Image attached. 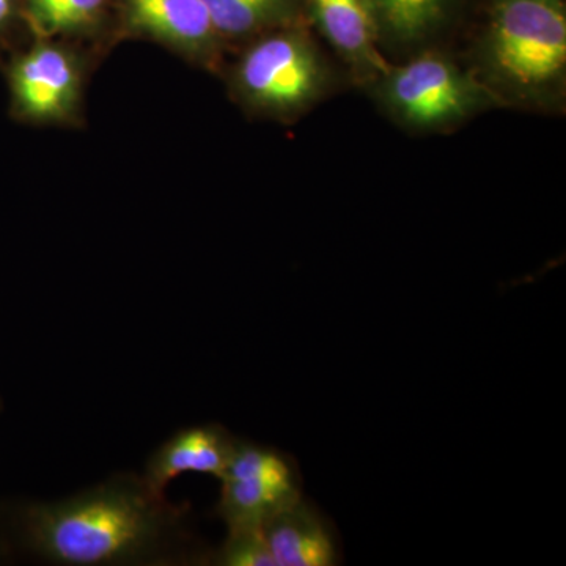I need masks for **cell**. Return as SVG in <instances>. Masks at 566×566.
I'll return each mask as SVG.
<instances>
[{"mask_svg": "<svg viewBox=\"0 0 566 566\" xmlns=\"http://www.w3.org/2000/svg\"><path fill=\"white\" fill-rule=\"evenodd\" d=\"M233 450L232 438L221 427L189 428L174 436L151 457L142 480L153 494L164 497L166 486L186 472L221 479Z\"/></svg>", "mask_w": 566, "mask_h": 566, "instance_id": "9", "label": "cell"}, {"mask_svg": "<svg viewBox=\"0 0 566 566\" xmlns=\"http://www.w3.org/2000/svg\"><path fill=\"white\" fill-rule=\"evenodd\" d=\"M219 480L218 512L229 528L263 527L301 499L292 465L263 447L234 444Z\"/></svg>", "mask_w": 566, "mask_h": 566, "instance_id": "6", "label": "cell"}, {"mask_svg": "<svg viewBox=\"0 0 566 566\" xmlns=\"http://www.w3.org/2000/svg\"><path fill=\"white\" fill-rule=\"evenodd\" d=\"M329 69L307 31L297 24L252 39L232 73L234 95L268 117H294L329 87Z\"/></svg>", "mask_w": 566, "mask_h": 566, "instance_id": "3", "label": "cell"}, {"mask_svg": "<svg viewBox=\"0 0 566 566\" xmlns=\"http://www.w3.org/2000/svg\"><path fill=\"white\" fill-rule=\"evenodd\" d=\"M20 25H25L22 0H0V50L9 44Z\"/></svg>", "mask_w": 566, "mask_h": 566, "instance_id": "15", "label": "cell"}, {"mask_svg": "<svg viewBox=\"0 0 566 566\" xmlns=\"http://www.w3.org/2000/svg\"><path fill=\"white\" fill-rule=\"evenodd\" d=\"M303 13L363 82H378L390 69L379 50L371 0H303Z\"/></svg>", "mask_w": 566, "mask_h": 566, "instance_id": "8", "label": "cell"}, {"mask_svg": "<svg viewBox=\"0 0 566 566\" xmlns=\"http://www.w3.org/2000/svg\"><path fill=\"white\" fill-rule=\"evenodd\" d=\"M379 40L397 50H416L449 28L461 0H371Z\"/></svg>", "mask_w": 566, "mask_h": 566, "instance_id": "11", "label": "cell"}, {"mask_svg": "<svg viewBox=\"0 0 566 566\" xmlns=\"http://www.w3.org/2000/svg\"><path fill=\"white\" fill-rule=\"evenodd\" d=\"M375 85L386 109L417 129L447 128L504 104L479 74L439 52H423L405 65H390Z\"/></svg>", "mask_w": 566, "mask_h": 566, "instance_id": "4", "label": "cell"}, {"mask_svg": "<svg viewBox=\"0 0 566 566\" xmlns=\"http://www.w3.org/2000/svg\"><path fill=\"white\" fill-rule=\"evenodd\" d=\"M480 80L502 99L547 103L564 88L565 0H485Z\"/></svg>", "mask_w": 566, "mask_h": 566, "instance_id": "2", "label": "cell"}, {"mask_svg": "<svg viewBox=\"0 0 566 566\" xmlns=\"http://www.w3.org/2000/svg\"><path fill=\"white\" fill-rule=\"evenodd\" d=\"M33 39L7 65L11 117L31 125H69L80 117L84 92L80 57L59 40Z\"/></svg>", "mask_w": 566, "mask_h": 566, "instance_id": "5", "label": "cell"}, {"mask_svg": "<svg viewBox=\"0 0 566 566\" xmlns=\"http://www.w3.org/2000/svg\"><path fill=\"white\" fill-rule=\"evenodd\" d=\"M25 28L41 39L92 35L115 18V0H22Z\"/></svg>", "mask_w": 566, "mask_h": 566, "instance_id": "12", "label": "cell"}, {"mask_svg": "<svg viewBox=\"0 0 566 566\" xmlns=\"http://www.w3.org/2000/svg\"><path fill=\"white\" fill-rule=\"evenodd\" d=\"M172 523L164 497L144 480H115L85 493L25 510L33 549L55 564L96 566L139 560L158 546Z\"/></svg>", "mask_w": 566, "mask_h": 566, "instance_id": "1", "label": "cell"}, {"mask_svg": "<svg viewBox=\"0 0 566 566\" xmlns=\"http://www.w3.org/2000/svg\"><path fill=\"white\" fill-rule=\"evenodd\" d=\"M223 566H275L263 527L229 528L226 545L218 556Z\"/></svg>", "mask_w": 566, "mask_h": 566, "instance_id": "14", "label": "cell"}, {"mask_svg": "<svg viewBox=\"0 0 566 566\" xmlns=\"http://www.w3.org/2000/svg\"><path fill=\"white\" fill-rule=\"evenodd\" d=\"M115 20L126 35L155 41L203 69L221 65L226 41L203 0H115Z\"/></svg>", "mask_w": 566, "mask_h": 566, "instance_id": "7", "label": "cell"}, {"mask_svg": "<svg viewBox=\"0 0 566 566\" xmlns=\"http://www.w3.org/2000/svg\"><path fill=\"white\" fill-rule=\"evenodd\" d=\"M223 41L252 40L297 24L303 0H203Z\"/></svg>", "mask_w": 566, "mask_h": 566, "instance_id": "13", "label": "cell"}, {"mask_svg": "<svg viewBox=\"0 0 566 566\" xmlns=\"http://www.w3.org/2000/svg\"><path fill=\"white\" fill-rule=\"evenodd\" d=\"M275 566H333L337 546L329 528L303 501L289 506L263 526Z\"/></svg>", "mask_w": 566, "mask_h": 566, "instance_id": "10", "label": "cell"}]
</instances>
